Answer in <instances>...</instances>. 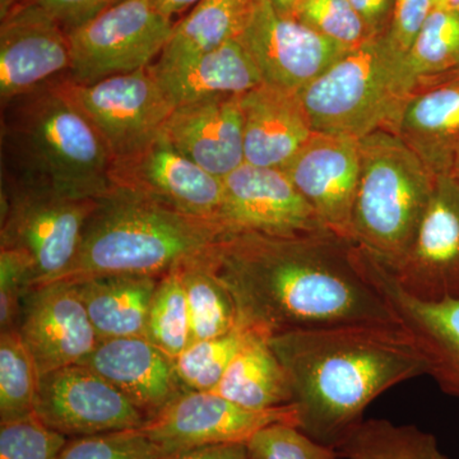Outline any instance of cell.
<instances>
[{"label":"cell","mask_w":459,"mask_h":459,"mask_svg":"<svg viewBox=\"0 0 459 459\" xmlns=\"http://www.w3.org/2000/svg\"><path fill=\"white\" fill-rule=\"evenodd\" d=\"M211 259L237 305L238 325L263 336L332 325H400L368 274L360 249L331 232H232Z\"/></svg>","instance_id":"1"},{"label":"cell","mask_w":459,"mask_h":459,"mask_svg":"<svg viewBox=\"0 0 459 459\" xmlns=\"http://www.w3.org/2000/svg\"><path fill=\"white\" fill-rule=\"evenodd\" d=\"M285 368L299 429L334 446L364 420L371 402L428 374L418 344L400 325H343L270 338Z\"/></svg>","instance_id":"2"},{"label":"cell","mask_w":459,"mask_h":459,"mask_svg":"<svg viewBox=\"0 0 459 459\" xmlns=\"http://www.w3.org/2000/svg\"><path fill=\"white\" fill-rule=\"evenodd\" d=\"M229 234L228 226L217 220L178 212L111 188L99 199L74 262L56 281L75 282L104 274L162 277L210 258Z\"/></svg>","instance_id":"3"},{"label":"cell","mask_w":459,"mask_h":459,"mask_svg":"<svg viewBox=\"0 0 459 459\" xmlns=\"http://www.w3.org/2000/svg\"><path fill=\"white\" fill-rule=\"evenodd\" d=\"M63 80L2 105L3 177L100 199L113 188L111 157Z\"/></svg>","instance_id":"4"},{"label":"cell","mask_w":459,"mask_h":459,"mask_svg":"<svg viewBox=\"0 0 459 459\" xmlns=\"http://www.w3.org/2000/svg\"><path fill=\"white\" fill-rule=\"evenodd\" d=\"M359 141L352 243L394 271L415 240L437 178L394 132L379 129Z\"/></svg>","instance_id":"5"},{"label":"cell","mask_w":459,"mask_h":459,"mask_svg":"<svg viewBox=\"0 0 459 459\" xmlns=\"http://www.w3.org/2000/svg\"><path fill=\"white\" fill-rule=\"evenodd\" d=\"M385 33L344 53L299 92L314 131L356 140L379 129L394 133L413 84Z\"/></svg>","instance_id":"6"},{"label":"cell","mask_w":459,"mask_h":459,"mask_svg":"<svg viewBox=\"0 0 459 459\" xmlns=\"http://www.w3.org/2000/svg\"><path fill=\"white\" fill-rule=\"evenodd\" d=\"M98 201L3 177L0 247L25 256L31 287L59 280L68 270Z\"/></svg>","instance_id":"7"},{"label":"cell","mask_w":459,"mask_h":459,"mask_svg":"<svg viewBox=\"0 0 459 459\" xmlns=\"http://www.w3.org/2000/svg\"><path fill=\"white\" fill-rule=\"evenodd\" d=\"M175 22L153 0H124L68 31L72 82L90 84L156 63Z\"/></svg>","instance_id":"8"},{"label":"cell","mask_w":459,"mask_h":459,"mask_svg":"<svg viewBox=\"0 0 459 459\" xmlns=\"http://www.w3.org/2000/svg\"><path fill=\"white\" fill-rule=\"evenodd\" d=\"M63 87L99 133L111 162L152 143L175 108L150 66L90 84L65 77Z\"/></svg>","instance_id":"9"},{"label":"cell","mask_w":459,"mask_h":459,"mask_svg":"<svg viewBox=\"0 0 459 459\" xmlns=\"http://www.w3.org/2000/svg\"><path fill=\"white\" fill-rule=\"evenodd\" d=\"M273 424L299 428L295 404L252 410L212 392L186 391L147 420L140 430L168 457L198 446L247 444L259 430Z\"/></svg>","instance_id":"10"},{"label":"cell","mask_w":459,"mask_h":459,"mask_svg":"<svg viewBox=\"0 0 459 459\" xmlns=\"http://www.w3.org/2000/svg\"><path fill=\"white\" fill-rule=\"evenodd\" d=\"M35 413L66 437L132 430L147 421L119 389L82 364L40 377Z\"/></svg>","instance_id":"11"},{"label":"cell","mask_w":459,"mask_h":459,"mask_svg":"<svg viewBox=\"0 0 459 459\" xmlns=\"http://www.w3.org/2000/svg\"><path fill=\"white\" fill-rule=\"evenodd\" d=\"M113 188L126 190L178 212L221 221L223 180L180 153L164 138L111 162Z\"/></svg>","instance_id":"12"},{"label":"cell","mask_w":459,"mask_h":459,"mask_svg":"<svg viewBox=\"0 0 459 459\" xmlns=\"http://www.w3.org/2000/svg\"><path fill=\"white\" fill-rule=\"evenodd\" d=\"M263 83L300 92L351 49L328 40L292 16L280 14L270 0L255 5L238 38Z\"/></svg>","instance_id":"13"},{"label":"cell","mask_w":459,"mask_h":459,"mask_svg":"<svg viewBox=\"0 0 459 459\" xmlns=\"http://www.w3.org/2000/svg\"><path fill=\"white\" fill-rule=\"evenodd\" d=\"M222 180L221 220L231 234L300 237L328 232L283 169L244 162Z\"/></svg>","instance_id":"14"},{"label":"cell","mask_w":459,"mask_h":459,"mask_svg":"<svg viewBox=\"0 0 459 459\" xmlns=\"http://www.w3.org/2000/svg\"><path fill=\"white\" fill-rule=\"evenodd\" d=\"M71 66L68 33L44 9L20 0L2 16V105L68 77Z\"/></svg>","instance_id":"15"},{"label":"cell","mask_w":459,"mask_h":459,"mask_svg":"<svg viewBox=\"0 0 459 459\" xmlns=\"http://www.w3.org/2000/svg\"><path fill=\"white\" fill-rule=\"evenodd\" d=\"M389 272L416 298H459V181L451 175L437 177L415 240Z\"/></svg>","instance_id":"16"},{"label":"cell","mask_w":459,"mask_h":459,"mask_svg":"<svg viewBox=\"0 0 459 459\" xmlns=\"http://www.w3.org/2000/svg\"><path fill=\"white\" fill-rule=\"evenodd\" d=\"M18 329L40 376L81 364L101 341L74 285L65 281L27 291Z\"/></svg>","instance_id":"17"},{"label":"cell","mask_w":459,"mask_h":459,"mask_svg":"<svg viewBox=\"0 0 459 459\" xmlns=\"http://www.w3.org/2000/svg\"><path fill=\"white\" fill-rule=\"evenodd\" d=\"M323 228L352 243V212L360 177V141L316 133L286 166Z\"/></svg>","instance_id":"18"},{"label":"cell","mask_w":459,"mask_h":459,"mask_svg":"<svg viewBox=\"0 0 459 459\" xmlns=\"http://www.w3.org/2000/svg\"><path fill=\"white\" fill-rule=\"evenodd\" d=\"M374 285L385 296L401 327L418 344L444 394L459 398V298L424 300L411 295L382 264L361 250Z\"/></svg>","instance_id":"19"},{"label":"cell","mask_w":459,"mask_h":459,"mask_svg":"<svg viewBox=\"0 0 459 459\" xmlns=\"http://www.w3.org/2000/svg\"><path fill=\"white\" fill-rule=\"evenodd\" d=\"M160 137L223 179L246 162L241 95L216 96L175 108Z\"/></svg>","instance_id":"20"},{"label":"cell","mask_w":459,"mask_h":459,"mask_svg":"<svg viewBox=\"0 0 459 459\" xmlns=\"http://www.w3.org/2000/svg\"><path fill=\"white\" fill-rule=\"evenodd\" d=\"M81 364L119 389L147 420L186 392L174 359L144 336L101 340Z\"/></svg>","instance_id":"21"},{"label":"cell","mask_w":459,"mask_h":459,"mask_svg":"<svg viewBox=\"0 0 459 459\" xmlns=\"http://www.w3.org/2000/svg\"><path fill=\"white\" fill-rule=\"evenodd\" d=\"M247 164L285 169L316 134L300 95L262 83L241 95Z\"/></svg>","instance_id":"22"},{"label":"cell","mask_w":459,"mask_h":459,"mask_svg":"<svg viewBox=\"0 0 459 459\" xmlns=\"http://www.w3.org/2000/svg\"><path fill=\"white\" fill-rule=\"evenodd\" d=\"M394 133L435 178L451 175L459 150V74L413 91Z\"/></svg>","instance_id":"23"},{"label":"cell","mask_w":459,"mask_h":459,"mask_svg":"<svg viewBox=\"0 0 459 459\" xmlns=\"http://www.w3.org/2000/svg\"><path fill=\"white\" fill-rule=\"evenodd\" d=\"M150 71L175 108L216 96L244 95L263 83L255 63L238 40L177 65L153 63Z\"/></svg>","instance_id":"24"},{"label":"cell","mask_w":459,"mask_h":459,"mask_svg":"<svg viewBox=\"0 0 459 459\" xmlns=\"http://www.w3.org/2000/svg\"><path fill=\"white\" fill-rule=\"evenodd\" d=\"M161 277L104 274L69 282L86 307L100 340L146 334L151 301Z\"/></svg>","instance_id":"25"},{"label":"cell","mask_w":459,"mask_h":459,"mask_svg":"<svg viewBox=\"0 0 459 459\" xmlns=\"http://www.w3.org/2000/svg\"><path fill=\"white\" fill-rule=\"evenodd\" d=\"M212 394L252 410L294 404L289 377L272 349L270 337L253 331Z\"/></svg>","instance_id":"26"},{"label":"cell","mask_w":459,"mask_h":459,"mask_svg":"<svg viewBox=\"0 0 459 459\" xmlns=\"http://www.w3.org/2000/svg\"><path fill=\"white\" fill-rule=\"evenodd\" d=\"M255 0H199L175 23L156 65H171L238 40L255 13Z\"/></svg>","instance_id":"27"},{"label":"cell","mask_w":459,"mask_h":459,"mask_svg":"<svg viewBox=\"0 0 459 459\" xmlns=\"http://www.w3.org/2000/svg\"><path fill=\"white\" fill-rule=\"evenodd\" d=\"M333 448L341 459H448L433 434L385 419L362 420Z\"/></svg>","instance_id":"28"},{"label":"cell","mask_w":459,"mask_h":459,"mask_svg":"<svg viewBox=\"0 0 459 459\" xmlns=\"http://www.w3.org/2000/svg\"><path fill=\"white\" fill-rule=\"evenodd\" d=\"M413 91L459 71V12L434 7L404 56ZM412 95V93H411Z\"/></svg>","instance_id":"29"},{"label":"cell","mask_w":459,"mask_h":459,"mask_svg":"<svg viewBox=\"0 0 459 459\" xmlns=\"http://www.w3.org/2000/svg\"><path fill=\"white\" fill-rule=\"evenodd\" d=\"M212 255L181 268L193 342L225 336L238 328L237 305L214 271Z\"/></svg>","instance_id":"30"},{"label":"cell","mask_w":459,"mask_h":459,"mask_svg":"<svg viewBox=\"0 0 459 459\" xmlns=\"http://www.w3.org/2000/svg\"><path fill=\"white\" fill-rule=\"evenodd\" d=\"M40 377L20 329L0 332V422L35 413Z\"/></svg>","instance_id":"31"},{"label":"cell","mask_w":459,"mask_h":459,"mask_svg":"<svg viewBox=\"0 0 459 459\" xmlns=\"http://www.w3.org/2000/svg\"><path fill=\"white\" fill-rule=\"evenodd\" d=\"M144 337L171 359H177L193 342L181 268L160 279L151 301Z\"/></svg>","instance_id":"32"},{"label":"cell","mask_w":459,"mask_h":459,"mask_svg":"<svg viewBox=\"0 0 459 459\" xmlns=\"http://www.w3.org/2000/svg\"><path fill=\"white\" fill-rule=\"evenodd\" d=\"M249 331L240 327L225 336L195 341L174 359L175 369L186 391L212 392L221 382Z\"/></svg>","instance_id":"33"},{"label":"cell","mask_w":459,"mask_h":459,"mask_svg":"<svg viewBox=\"0 0 459 459\" xmlns=\"http://www.w3.org/2000/svg\"><path fill=\"white\" fill-rule=\"evenodd\" d=\"M292 17L347 49H355L377 36L349 0H299Z\"/></svg>","instance_id":"34"},{"label":"cell","mask_w":459,"mask_h":459,"mask_svg":"<svg viewBox=\"0 0 459 459\" xmlns=\"http://www.w3.org/2000/svg\"><path fill=\"white\" fill-rule=\"evenodd\" d=\"M155 442L140 429L69 437L56 459H162Z\"/></svg>","instance_id":"35"},{"label":"cell","mask_w":459,"mask_h":459,"mask_svg":"<svg viewBox=\"0 0 459 459\" xmlns=\"http://www.w3.org/2000/svg\"><path fill=\"white\" fill-rule=\"evenodd\" d=\"M68 439L36 413L0 422V459H56Z\"/></svg>","instance_id":"36"},{"label":"cell","mask_w":459,"mask_h":459,"mask_svg":"<svg viewBox=\"0 0 459 459\" xmlns=\"http://www.w3.org/2000/svg\"><path fill=\"white\" fill-rule=\"evenodd\" d=\"M252 459H341L333 446L316 442L301 429L273 424L247 443Z\"/></svg>","instance_id":"37"},{"label":"cell","mask_w":459,"mask_h":459,"mask_svg":"<svg viewBox=\"0 0 459 459\" xmlns=\"http://www.w3.org/2000/svg\"><path fill=\"white\" fill-rule=\"evenodd\" d=\"M31 285V268L25 256L0 247V331L18 328L23 298Z\"/></svg>","instance_id":"38"},{"label":"cell","mask_w":459,"mask_h":459,"mask_svg":"<svg viewBox=\"0 0 459 459\" xmlns=\"http://www.w3.org/2000/svg\"><path fill=\"white\" fill-rule=\"evenodd\" d=\"M433 8V0H394V16L385 38L398 56H406Z\"/></svg>","instance_id":"39"},{"label":"cell","mask_w":459,"mask_h":459,"mask_svg":"<svg viewBox=\"0 0 459 459\" xmlns=\"http://www.w3.org/2000/svg\"><path fill=\"white\" fill-rule=\"evenodd\" d=\"M23 2L31 3L44 9L68 32L124 0H23Z\"/></svg>","instance_id":"40"},{"label":"cell","mask_w":459,"mask_h":459,"mask_svg":"<svg viewBox=\"0 0 459 459\" xmlns=\"http://www.w3.org/2000/svg\"><path fill=\"white\" fill-rule=\"evenodd\" d=\"M374 35L388 31L394 16V0H349Z\"/></svg>","instance_id":"41"},{"label":"cell","mask_w":459,"mask_h":459,"mask_svg":"<svg viewBox=\"0 0 459 459\" xmlns=\"http://www.w3.org/2000/svg\"><path fill=\"white\" fill-rule=\"evenodd\" d=\"M162 459H252L247 444H220L174 453Z\"/></svg>","instance_id":"42"},{"label":"cell","mask_w":459,"mask_h":459,"mask_svg":"<svg viewBox=\"0 0 459 459\" xmlns=\"http://www.w3.org/2000/svg\"><path fill=\"white\" fill-rule=\"evenodd\" d=\"M199 0H153L157 8L166 16L174 18L190 7H195Z\"/></svg>","instance_id":"43"},{"label":"cell","mask_w":459,"mask_h":459,"mask_svg":"<svg viewBox=\"0 0 459 459\" xmlns=\"http://www.w3.org/2000/svg\"><path fill=\"white\" fill-rule=\"evenodd\" d=\"M273 8L283 16H294L296 5L299 0H270Z\"/></svg>","instance_id":"44"},{"label":"cell","mask_w":459,"mask_h":459,"mask_svg":"<svg viewBox=\"0 0 459 459\" xmlns=\"http://www.w3.org/2000/svg\"><path fill=\"white\" fill-rule=\"evenodd\" d=\"M434 7L459 12V0H433Z\"/></svg>","instance_id":"45"},{"label":"cell","mask_w":459,"mask_h":459,"mask_svg":"<svg viewBox=\"0 0 459 459\" xmlns=\"http://www.w3.org/2000/svg\"><path fill=\"white\" fill-rule=\"evenodd\" d=\"M451 177L459 181V150L457 155L455 157V161H453Z\"/></svg>","instance_id":"46"},{"label":"cell","mask_w":459,"mask_h":459,"mask_svg":"<svg viewBox=\"0 0 459 459\" xmlns=\"http://www.w3.org/2000/svg\"><path fill=\"white\" fill-rule=\"evenodd\" d=\"M255 2L256 3V4H259V3L264 2V0H255Z\"/></svg>","instance_id":"47"},{"label":"cell","mask_w":459,"mask_h":459,"mask_svg":"<svg viewBox=\"0 0 459 459\" xmlns=\"http://www.w3.org/2000/svg\"><path fill=\"white\" fill-rule=\"evenodd\" d=\"M455 74H459V71L457 72V74H453V75H455ZM453 75H452V77H453Z\"/></svg>","instance_id":"48"}]
</instances>
